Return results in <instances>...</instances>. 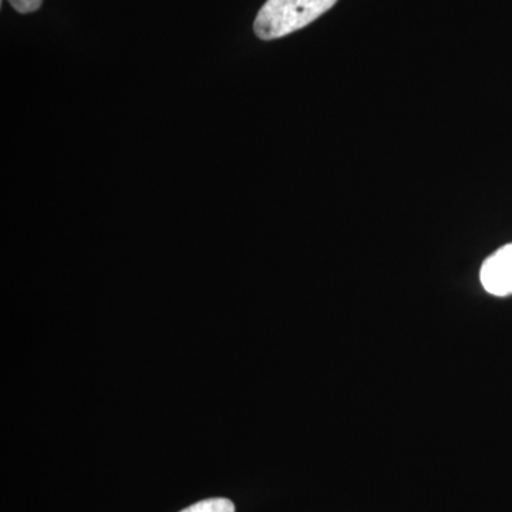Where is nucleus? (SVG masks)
<instances>
[{
    "label": "nucleus",
    "mask_w": 512,
    "mask_h": 512,
    "mask_svg": "<svg viewBox=\"0 0 512 512\" xmlns=\"http://www.w3.org/2000/svg\"><path fill=\"white\" fill-rule=\"evenodd\" d=\"M338 3V0H268L254 23L255 35L274 40L311 25Z\"/></svg>",
    "instance_id": "1"
},
{
    "label": "nucleus",
    "mask_w": 512,
    "mask_h": 512,
    "mask_svg": "<svg viewBox=\"0 0 512 512\" xmlns=\"http://www.w3.org/2000/svg\"><path fill=\"white\" fill-rule=\"evenodd\" d=\"M180 512H235V505L227 498H208Z\"/></svg>",
    "instance_id": "3"
},
{
    "label": "nucleus",
    "mask_w": 512,
    "mask_h": 512,
    "mask_svg": "<svg viewBox=\"0 0 512 512\" xmlns=\"http://www.w3.org/2000/svg\"><path fill=\"white\" fill-rule=\"evenodd\" d=\"M481 285L494 296L512 295V244L504 245L485 259L480 271Z\"/></svg>",
    "instance_id": "2"
},
{
    "label": "nucleus",
    "mask_w": 512,
    "mask_h": 512,
    "mask_svg": "<svg viewBox=\"0 0 512 512\" xmlns=\"http://www.w3.org/2000/svg\"><path fill=\"white\" fill-rule=\"evenodd\" d=\"M10 6L19 13H32L40 9L43 0H8Z\"/></svg>",
    "instance_id": "4"
}]
</instances>
